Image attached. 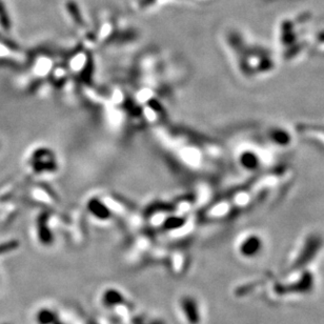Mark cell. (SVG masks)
I'll list each match as a JSON object with an SVG mask.
<instances>
[{"mask_svg": "<svg viewBox=\"0 0 324 324\" xmlns=\"http://www.w3.org/2000/svg\"><path fill=\"white\" fill-rule=\"evenodd\" d=\"M132 2L135 9H137L139 12L145 13L150 12L155 8H158L167 2H172V0H132Z\"/></svg>", "mask_w": 324, "mask_h": 324, "instance_id": "obj_1", "label": "cell"}]
</instances>
